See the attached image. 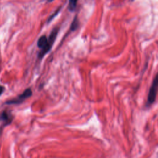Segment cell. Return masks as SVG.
I'll list each match as a JSON object with an SVG mask.
<instances>
[{
	"label": "cell",
	"mask_w": 158,
	"mask_h": 158,
	"mask_svg": "<svg viewBox=\"0 0 158 158\" xmlns=\"http://www.w3.org/2000/svg\"><path fill=\"white\" fill-rule=\"evenodd\" d=\"M58 31L59 28L56 27L51 31L48 38L45 35H43L38 39L37 46L41 49L38 55L40 59H41L44 55L50 51L56 40Z\"/></svg>",
	"instance_id": "6da1fadb"
},
{
	"label": "cell",
	"mask_w": 158,
	"mask_h": 158,
	"mask_svg": "<svg viewBox=\"0 0 158 158\" xmlns=\"http://www.w3.org/2000/svg\"><path fill=\"white\" fill-rule=\"evenodd\" d=\"M158 91V73L154 77L150 88L149 89V93L148 95V99L146 106H149L154 102Z\"/></svg>",
	"instance_id": "7a4b0ae2"
},
{
	"label": "cell",
	"mask_w": 158,
	"mask_h": 158,
	"mask_svg": "<svg viewBox=\"0 0 158 158\" xmlns=\"http://www.w3.org/2000/svg\"><path fill=\"white\" fill-rule=\"evenodd\" d=\"M32 95V91L30 88L26 89L22 93L18 95L17 97L7 101L6 104H19L23 102L25 99L30 98Z\"/></svg>",
	"instance_id": "3957f363"
},
{
	"label": "cell",
	"mask_w": 158,
	"mask_h": 158,
	"mask_svg": "<svg viewBox=\"0 0 158 158\" xmlns=\"http://www.w3.org/2000/svg\"><path fill=\"white\" fill-rule=\"evenodd\" d=\"M0 118L2 120L6 122V123H7V124L10 123L12 121V118L10 117V116L9 115L8 112L6 111H4L2 112V114H1V116H0Z\"/></svg>",
	"instance_id": "277c9868"
},
{
	"label": "cell",
	"mask_w": 158,
	"mask_h": 158,
	"mask_svg": "<svg viewBox=\"0 0 158 158\" xmlns=\"http://www.w3.org/2000/svg\"><path fill=\"white\" fill-rule=\"evenodd\" d=\"M78 0H69V6L68 9L70 12H73L75 10L77 7V4Z\"/></svg>",
	"instance_id": "5b68a950"
},
{
	"label": "cell",
	"mask_w": 158,
	"mask_h": 158,
	"mask_svg": "<svg viewBox=\"0 0 158 158\" xmlns=\"http://www.w3.org/2000/svg\"><path fill=\"white\" fill-rule=\"evenodd\" d=\"M78 25H79V20L78 19L77 16H76V17H75V18L73 19V21L71 23L70 30L72 31H75L78 27Z\"/></svg>",
	"instance_id": "8992f818"
},
{
	"label": "cell",
	"mask_w": 158,
	"mask_h": 158,
	"mask_svg": "<svg viewBox=\"0 0 158 158\" xmlns=\"http://www.w3.org/2000/svg\"><path fill=\"white\" fill-rule=\"evenodd\" d=\"M60 7H59L57 9H56V10L55 11V12L54 13H53L52 14H51V15L48 18V22H49L52 19H54L57 14H58V13L60 12Z\"/></svg>",
	"instance_id": "52a82bcc"
},
{
	"label": "cell",
	"mask_w": 158,
	"mask_h": 158,
	"mask_svg": "<svg viewBox=\"0 0 158 158\" xmlns=\"http://www.w3.org/2000/svg\"><path fill=\"white\" fill-rule=\"evenodd\" d=\"M4 88L3 86H1L0 85V95L3 93L4 91Z\"/></svg>",
	"instance_id": "ba28073f"
},
{
	"label": "cell",
	"mask_w": 158,
	"mask_h": 158,
	"mask_svg": "<svg viewBox=\"0 0 158 158\" xmlns=\"http://www.w3.org/2000/svg\"><path fill=\"white\" fill-rule=\"evenodd\" d=\"M52 1V0H48V1Z\"/></svg>",
	"instance_id": "9c48e42d"
}]
</instances>
